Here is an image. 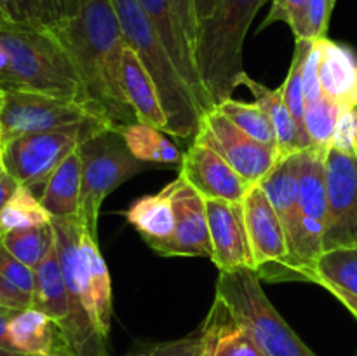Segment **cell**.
Returning a JSON list of instances; mask_svg holds the SVG:
<instances>
[{
    "label": "cell",
    "mask_w": 357,
    "mask_h": 356,
    "mask_svg": "<svg viewBox=\"0 0 357 356\" xmlns=\"http://www.w3.org/2000/svg\"><path fill=\"white\" fill-rule=\"evenodd\" d=\"M49 30L79 73L84 103L119 131L138 122L122 87L126 42L114 0H63Z\"/></svg>",
    "instance_id": "obj_1"
},
{
    "label": "cell",
    "mask_w": 357,
    "mask_h": 356,
    "mask_svg": "<svg viewBox=\"0 0 357 356\" xmlns=\"http://www.w3.org/2000/svg\"><path fill=\"white\" fill-rule=\"evenodd\" d=\"M0 91L49 94L84 103L82 82L61 42L49 28L30 24L0 23Z\"/></svg>",
    "instance_id": "obj_2"
},
{
    "label": "cell",
    "mask_w": 357,
    "mask_h": 356,
    "mask_svg": "<svg viewBox=\"0 0 357 356\" xmlns=\"http://www.w3.org/2000/svg\"><path fill=\"white\" fill-rule=\"evenodd\" d=\"M114 6L126 45L135 51L155 82L169 124V135L183 140L194 138L202 117L197 101L174 66L139 0H114Z\"/></svg>",
    "instance_id": "obj_3"
},
{
    "label": "cell",
    "mask_w": 357,
    "mask_h": 356,
    "mask_svg": "<svg viewBox=\"0 0 357 356\" xmlns=\"http://www.w3.org/2000/svg\"><path fill=\"white\" fill-rule=\"evenodd\" d=\"M265 0H220L211 17L197 28L194 58L213 107L232 98L239 87L243 45Z\"/></svg>",
    "instance_id": "obj_4"
},
{
    "label": "cell",
    "mask_w": 357,
    "mask_h": 356,
    "mask_svg": "<svg viewBox=\"0 0 357 356\" xmlns=\"http://www.w3.org/2000/svg\"><path fill=\"white\" fill-rule=\"evenodd\" d=\"M215 297L250 332L264 356H317L268 300L261 278L253 269L220 272Z\"/></svg>",
    "instance_id": "obj_5"
},
{
    "label": "cell",
    "mask_w": 357,
    "mask_h": 356,
    "mask_svg": "<svg viewBox=\"0 0 357 356\" xmlns=\"http://www.w3.org/2000/svg\"><path fill=\"white\" fill-rule=\"evenodd\" d=\"M326 154L316 147L296 152L298 156V202L296 218L288 234V260L279 271L275 281L300 279L307 276L323 253L326 227Z\"/></svg>",
    "instance_id": "obj_6"
},
{
    "label": "cell",
    "mask_w": 357,
    "mask_h": 356,
    "mask_svg": "<svg viewBox=\"0 0 357 356\" xmlns=\"http://www.w3.org/2000/svg\"><path fill=\"white\" fill-rule=\"evenodd\" d=\"M82 161V201L80 220L87 232L98 239V218L105 199L150 164L131 154L122 131L105 128L79 147Z\"/></svg>",
    "instance_id": "obj_7"
},
{
    "label": "cell",
    "mask_w": 357,
    "mask_h": 356,
    "mask_svg": "<svg viewBox=\"0 0 357 356\" xmlns=\"http://www.w3.org/2000/svg\"><path fill=\"white\" fill-rule=\"evenodd\" d=\"M105 128L110 126L98 122L75 124L10 140L0 147L3 170L20 185H26L33 192L40 187L42 192L47 178L63 163V159L79 149L80 143Z\"/></svg>",
    "instance_id": "obj_8"
},
{
    "label": "cell",
    "mask_w": 357,
    "mask_h": 356,
    "mask_svg": "<svg viewBox=\"0 0 357 356\" xmlns=\"http://www.w3.org/2000/svg\"><path fill=\"white\" fill-rule=\"evenodd\" d=\"M107 124L87 105L70 98L10 91L0 100V147L20 136L75 124ZM112 128V126H110Z\"/></svg>",
    "instance_id": "obj_9"
},
{
    "label": "cell",
    "mask_w": 357,
    "mask_h": 356,
    "mask_svg": "<svg viewBox=\"0 0 357 356\" xmlns=\"http://www.w3.org/2000/svg\"><path fill=\"white\" fill-rule=\"evenodd\" d=\"M56 234V250L61 264L66 295L70 304V325L66 328L65 341L68 356H107V339L101 337L91 321L82 304L80 286L77 281V251L79 237L84 223L80 216L75 218H51Z\"/></svg>",
    "instance_id": "obj_10"
},
{
    "label": "cell",
    "mask_w": 357,
    "mask_h": 356,
    "mask_svg": "<svg viewBox=\"0 0 357 356\" xmlns=\"http://www.w3.org/2000/svg\"><path fill=\"white\" fill-rule=\"evenodd\" d=\"M326 194L323 251L357 246V152L328 150Z\"/></svg>",
    "instance_id": "obj_11"
},
{
    "label": "cell",
    "mask_w": 357,
    "mask_h": 356,
    "mask_svg": "<svg viewBox=\"0 0 357 356\" xmlns=\"http://www.w3.org/2000/svg\"><path fill=\"white\" fill-rule=\"evenodd\" d=\"M194 142L220 154L251 185L260 184L278 161L274 150L248 136L215 107L201 117Z\"/></svg>",
    "instance_id": "obj_12"
},
{
    "label": "cell",
    "mask_w": 357,
    "mask_h": 356,
    "mask_svg": "<svg viewBox=\"0 0 357 356\" xmlns=\"http://www.w3.org/2000/svg\"><path fill=\"white\" fill-rule=\"evenodd\" d=\"M243 215L253 271H257L261 279L275 281L288 260V237L281 218L260 184L251 185L244 195Z\"/></svg>",
    "instance_id": "obj_13"
},
{
    "label": "cell",
    "mask_w": 357,
    "mask_h": 356,
    "mask_svg": "<svg viewBox=\"0 0 357 356\" xmlns=\"http://www.w3.org/2000/svg\"><path fill=\"white\" fill-rule=\"evenodd\" d=\"M164 188L169 194L173 205L174 232L160 255L211 258L213 246L208 227V213H206V199L180 175Z\"/></svg>",
    "instance_id": "obj_14"
},
{
    "label": "cell",
    "mask_w": 357,
    "mask_h": 356,
    "mask_svg": "<svg viewBox=\"0 0 357 356\" xmlns=\"http://www.w3.org/2000/svg\"><path fill=\"white\" fill-rule=\"evenodd\" d=\"M77 281L80 286L82 304L101 337L108 339L114 318L112 279L107 262L86 227H82L77 251Z\"/></svg>",
    "instance_id": "obj_15"
},
{
    "label": "cell",
    "mask_w": 357,
    "mask_h": 356,
    "mask_svg": "<svg viewBox=\"0 0 357 356\" xmlns=\"http://www.w3.org/2000/svg\"><path fill=\"white\" fill-rule=\"evenodd\" d=\"M180 177L204 199L243 202L251 187L220 154L197 142H192L190 149L183 154Z\"/></svg>",
    "instance_id": "obj_16"
},
{
    "label": "cell",
    "mask_w": 357,
    "mask_h": 356,
    "mask_svg": "<svg viewBox=\"0 0 357 356\" xmlns=\"http://www.w3.org/2000/svg\"><path fill=\"white\" fill-rule=\"evenodd\" d=\"M139 3H142L143 10L149 16L150 23L155 28L162 44L166 45L174 66L178 68L180 75L183 77L188 89L194 94L199 110L204 115L206 112L211 110L213 103L201 82L197 66H195L194 49H192L190 42H188L187 35L181 28L173 3H171V0H139Z\"/></svg>",
    "instance_id": "obj_17"
},
{
    "label": "cell",
    "mask_w": 357,
    "mask_h": 356,
    "mask_svg": "<svg viewBox=\"0 0 357 356\" xmlns=\"http://www.w3.org/2000/svg\"><path fill=\"white\" fill-rule=\"evenodd\" d=\"M206 213L213 246L211 260L218 271H232L237 267L253 269L243 202L206 199Z\"/></svg>",
    "instance_id": "obj_18"
},
{
    "label": "cell",
    "mask_w": 357,
    "mask_h": 356,
    "mask_svg": "<svg viewBox=\"0 0 357 356\" xmlns=\"http://www.w3.org/2000/svg\"><path fill=\"white\" fill-rule=\"evenodd\" d=\"M319 84L323 96L342 110H357V54L349 45L331 38H317Z\"/></svg>",
    "instance_id": "obj_19"
},
{
    "label": "cell",
    "mask_w": 357,
    "mask_h": 356,
    "mask_svg": "<svg viewBox=\"0 0 357 356\" xmlns=\"http://www.w3.org/2000/svg\"><path fill=\"white\" fill-rule=\"evenodd\" d=\"M199 332L204 356H264L250 332L218 297Z\"/></svg>",
    "instance_id": "obj_20"
},
{
    "label": "cell",
    "mask_w": 357,
    "mask_h": 356,
    "mask_svg": "<svg viewBox=\"0 0 357 356\" xmlns=\"http://www.w3.org/2000/svg\"><path fill=\"white\" fill-rule=\"evenodd\" d=\"M10 348L21 355L68 356L58 325L45 313L28 307L17 311L7 323Z\"/></svg>",
    "instance_id": "obj_21"
},
{
    "label": "cell",
    "mask_w": 357,
    "mask_h": 356,
    "mask_svg": "<svg viewBox=\"0 0 357 356\" xmlns=\"http://www.w3.org/2000/svg\"><path fill=\"white\" fill-rule=\"evenodd\" d=\"M122 87H124L126 100L135 112L138 122L169 135V124L155 82L135 51L128 45L122 58Z\"/></svg>",
    "instance_id": "obj_22"
},
{
    "label": "cell",
    "mask_w": 357,
    "mask_h": 356,
    "mask_svg": "<svg viewBox=\"0 0 357 356\" xmlns=\"http://www.w3.org/2000/svg\"><path fill=\"white\" fill-rule=\"evenodd\" d=\"M40 205L51 218H75L80 216L82 201V161L79 149L73 150L52 171L42 188Z\"/></svg>",
    "instance_id": "obj_23"
},
{
    "label": "cell",
    "mask_w": 357,
    "mask_h": 356,
    "mask_svg": "<svg viewBox=\"0 0 357 356\" xmlns=\"http://www.w3.org/2000/svg\"><path fill=\"white\" fill-rule=\"evenodd\" d=\"M128 222L138 230L155 253H162L174 232V213L166 188L139 198L126 213Z\"/></svg>",
    "instance_id": "obj_24"
},
{
    "label": "cell",
    "mask_w": 357,
    "mask_h": 356,
    "mask_svg": "<svg viewBox=\"0 0 357 356\" xmlns=\"http://www.w3.org/2000/svg\"><path fill=\"white\" fill-rule=\"evenodd\" d=\"M31 307L47 314L58 325L61 337L65 335L70 325V304L56 243L45 255L44 260L35 267V290L31 297Z\"/></svg>",
    "instance_id": "obj_25"
},
{
    "label": "cell",
    "mask_w": 357,
    "mask_h": 356,
    "mask_svg": "<svg viewBox=\"0 0 357 356\" xmlns=\"http://www.w3.org/2000/svg\"><path fill=\"white\" fill-rule=\"evenodd\" d=\"M239 86H246L253 93L255 101L260 105L261 110L271 119L272 128L275 131V140H278V159L303 150L298 128H296L291 112L286 107L281 87L271 89V87L264 86L261 82L255 80L253 77L248 75L246 72L241 75Z\"/></svg>",
    "instance_id": "obj_26"
},
{
    "label": "cell",
    "mask_w": 357,
    "mask_h": 356,
    "mask_svg": "<svg viewBox=\"0 0 357 356\" xmlns=\"http://www.w3.org/2000/svg\"><path fill=\"white\" fill-rule=\"evenodd\" d=\"M260 187L267 194L286 229V237L291 232L296 218V202H298V156L275 161L274 168L260 181Z\"/></svg>",
    "instance_id": "obj_27"
},
{
    "label": "cell",
    "mask_w": 357,
    "mask_h": 356,
    "mask_svg": "<svg viewBox=\"0 0 357 356\" xmlns=\"http://www.w3.org/2000/svg\"><path fill=\"white\" fill-rule=\"evenodd\" d=\"M166 135V131L142 124V122H135L122 129L126 145L129 147L136 159L146 164L180 166L183 161V154Z\"/></svg>",
    "instance_id": "obj_28"
},
{
    "label": "cell",
    "mask_w": 357,
    "mask_h": 356,
    "mask_svg": "<svg viewBox=\"0 0 357 356\" xmlns=\"http://www.w3.org/2000/svg\"><path fill=\"white\" fill-rule=\"evenodd\" d=\"M314 40L310 38H302L295 40V52H293L291 65H289L288 75L282 82L281 91L284 103L288 110L291 112L293 119L298 128L300 140H302L303 149L310 147V138L305 129V94H303V68H305L307 58L312 49Z\"/></svg>",
    "instance_id": "obj_29"
},
{
    "label": "cell",
    "mask_w": 357,
    "mask_h": 356,
    "mask_svg": "<svg viewBox=\"0 0 357 356\" xmlns=\"http://www.w3.org/2000/svg\"><path fill=\"white\" fill-rule=\"evenodd\" d=\"M310 283H331L357 295V246L323 251L307 276Z\"/></svg>",
    "instance_id": "obj_30"
},
{
    "label": "cell",
    "mask_w": 357,
    "mask_h": 356,
    "mask_svg": "<svg viewBox=\"0 0 357 356\" xmlns=\"http://www.w3.org/2000/svg\"><path fill=\"white\" fill-rule=\"evenodd\" d=\"M215 108L222 112L229 121H232L237 128L243 129L248 136H251L258 143L268 147L278 154V140H275L272 122L257 101L246 103V101H237L234 98H229V100L216 105Z\"/></svg>",
    "instance_id": "obj_31"
},
{
    "label": "cell",
    "mask_w": 357,
    "mask_h": 356,
    "mask_svg": "<svg viewBox=\"0 0 357 356\" xmlns=\"http://www.w3.org/2000/svg\"><path fill=\"white\" fill-rule=\"evenodd\" d=\"M51 222L38 195L26 185H20L0 209V234L9 230L31 229Z\"/></svg>",
    "instance_id": "obj_32"
},
{
    "label": "cell",
    "mask_w": 357,
    "mask_h": 356,
    "mask_svg": "<svg viewBox=\"0 0 357 356\" xmlns=\"http://www.w3.org/2000/svg\"><path fill=\"white\" fill-rule=\"evenodd\" d=\"M3 246L28 267L35 269L45 255L49 253L56 243V234L52 229V223L31 227V229L9 230V232L0 234Z\"/></svg>",
    "instance_id": "obj_33"
},
{
    "label": "cell",
    "mask_w": 357,
    "mask_h": 356,
    "mask_svg": "<svg viewBox=\"0 0 357 356\" xmlns=\"http://www.w3.org/2000/svg\"><path fill=\"white\" fill-rule=\"evenodd\" d=\"M342 112L344 110L326 96L305 103V129L310 138V147H316L323 152L331 149Z\"/></svg>",
    "instance_id": "obj_34"
},
{
    "label": "cell",
    "mask_w": 357,
    "mask_h": 356,
    "mask_svg": "<svg viewBox=\"0 0 357 356\" xmlns=\"http://www.w3.org/2000/svg\"><path fill=\"white\" fill-rule=\"evenodd\" d=\"M271 13H268L261 28L282 21V23L291 28L296 40L307 38V7H309V0H271Z\"/></svg>",
    "instance_id": "obj_35"
},
{
    "label": "cell",
    "mask_w": 357,
    "mask_h": 356,
    "mask_svg": "<svg viewBox=\"0 0 357 356\" xmlns=\"http://www.w3.org/2000/svg\"><path fill=\"white\" fill-rule=\"evenodd\" d=\"M0 276L23 290L24 293L33 297L35 290V269L28 267L21 260H17L6 246H3L2 239H0Z\"/></svg>",
    "instance_id": "obj_36"
},
{
    "label": "cell",
    "mask_w": 357,
    "mask_h": 356,
    "mask_svg": "<svg viewBox=\"0 0 357 356\" xmlns=\"http://www.w3.org/2000/svg\"><path fill=\"white\" fill-rule=\"evenodd\" d=\"M333 7V0H309V7H307V38L317 40V38L328 37V27H330Z\"/></svg>",
    "instance_id": "obj_37"
},
{
    "label": "cell",
    "mask_w": 357,
    "mask_h": 356,
    "mask_svg": "<svg viewBox=\"0 0 357 356\" xmlns=\"http://www.w3.org/2000/svg\"><path fill=\"white\" fill-rule=\"evenodd\" d=\"M149 356H204L201 332L197 330V334L155 346L153 349H150Z\"/></svg>",
    "instance_id": "obj_38"
},
{
    "label": "cell",
    "mask_w": 357,
    "mask_h": 356,
    "mask_svg": "<svg viewBox=\"0 0 357 356\" xmlns=\"http://www.w3.org/2000/svg\"><path fill=\"white\" fill-rule=\"evenodd\" d=\"M331 147L347 152H357V110L342 112Z\"/></svg>",
    "instance_id": "obj_39"
},
{
    "label": "cell",
    "mask_w": 357,
    "mask_h": 356,
    "mask_svg": "<svg viewBox=\"0 0 357 356\" xmlns=\"http://www.w3.org/2000/svg\"><path fill=\"white\" fill-rule=\"evenodd\" d=\"M317 65H319V51H317L316 40H314L312 49L309 52V58H307L305 68H303V94H305V103L316 101L323 96Z\"/></svg>",
    "instance_id": "obj_40"
},
{
    "label": "cell",
    "mask_w": 357,
    "mask_h": 356,
    "mask_svg": "<svg viewBox=\"0 0 357 356\" xmlns=\"http://www.w3.org/2000/svg\"><path fill=\"white\" fill-rule=\"evenodd\" d=\"M176 16L180 20L181 28H183L185 35H187L188 42H190L192 49L195 47V38H197V16H195V3L194 0H171Z\"/></svg>",
    "instance_id": "obj_41"
},
{
    "label": "cell",
    "mask_w": 357,
    "mask_h": 356,
    "mask_svg": "<svg viewBox=\"0 0 357 356\" xmlns=\"http://www.w3.org/2000/svg\"><path fill=\"white\" fill-rule=\"evenodd\" d=\"M0 307H7V309L23 311L31 307V295L24 293L13 283L7 281L3 276H0Z\"/></svg>",
    "instance_id": "obj_42"
},
{
    "label": "cell",
    "mask_w": 357,
    "mask_h": 356,
    "mask_svg": "<svg viewBox=\"0 0 357 356\" xmlns=\"http://www.w3.org/2000/svg\"><path fill=\"white\" fill-rule=\"evenodd\" d=\"M0 14L7 23L30 24L26 20V14H24L23 0H0Z\"/></svg>",
    "instance_id": "obj_43"
},
{
    "label": "cell",
    "mask_w": 357,
    "mask_h": 356,
    "mask_svg": "<svg viewBox=\"0 0 357 356\" xmlns=\"http://www.w3.org/2000/svg\"><path fill=\"white\" fill-rule=\"evenodd\" d=\"M317 285L323 286V288L326 290V292H330L333 297H337V300H340L342 306H344L347 311H351L352 316L357 320V295L347 292V290H344V288H338V286L331 285V283L321 281V283H317Z\"/></svg>",
    "instance_id": "obj_44"
},
{
    "label": "cell",
    "mask_w": 357,
    "mask_h": 356,
    "mask_svg": "<svg viewBox=\"0 0 357 356\" xmlns=\"http://www.w3.org/2000/svg\"><path fill=\"white\" fill-rule=\"evenodd\" d=\"M17 187H20V184L3 170L2 173H0V209L6 206V202L9 201V198L14 194V191H16Z\"/></svg>",
    "instance_id": "obj_45"
},
{
    "label": "cell",
    "mask_w": 357,
    "mask_h": 356,
    "mask_svg": "<svg viewBox=\"0 0 357 356\" xmlns=\"http://www.w3.org/2000/svg\"><path fill=\"white\" fill-rule=\"evenodd\" d=\"M17 311L7 309V307H0V348L9 349V351H14L9 344V339H7V323H9L10 318L16 314ZM16 353V351H14Z\"/></svg>",
    "instance_id": "obj_46"
},
{
    "label": "cell",
    "mask_w": 357,
    "mask_h": 356,
    "mask_svg": "<svg viewBox=\"0 0 357 356\" xmlns=\"http://www.w3.org/2000/svg\"><path fill=\"white\" fill-rule=\"evenodd\" d=\"M220 0H194L195 3V16H197V23L201 24L202 21H206L208 17L213 16V13L216 10Z\"/></svg>",
    "instance_id": "obj_47"
},
{
    "label": "cell",
    "mask_w": 357,
    "mask_h": 356,
    "mask_svg": "<svg viewBox=\"0 0 357 356\" xmlns=\"http://www.w3.org/2000/svg\"><path fill=\"white\" fill-rule=\"evenodd\" d=\"M21 353H14V351H9V349H3L0 348V356H20Z\"/></svg>",
    "instance_id": "obj_48"
},
{
    "label": "cell",
    "mask_w": 357,
    "mask_h": 356,
    "mask_svg": "<svg viewBox=\"0 0 357 356\" xmlns=\"http://www.w3.org/2000/svg\"><path fill=\"white\" fill-rule=\"evenodd\" d=\"M150 351H143V353H135V355H126V356H149Z\"/></svg>",
    "instance_id": "obj_49"
},
{
    "label": "cell",
    "mask_w": 357,
    "mask_h": 356,
    "mask_svg": "<svg viewBox=\"0 0 357 356\" xmlns=\"http://www.w3.org/2000/svg\"><path fill=\"white\" fill-rule=\"evenodd\" d=\"M3 171V164H2V157H0V173Z\"/></svg>",
    "instance_id": "obj_50"
},
{
    "label": "cell",
    "mask_w": 357,
    "mask_h": 356,
    "mask_svg": "<svg viewBox=\"0 0 357 356\" xmlns=\"http://www.w3.org/2000/svg\"><path fill=\"white\" fill-rule=\"evenodd\" d=\"M0 23H7V21L3 20V16H2V14H0Z\"/></svg>",
    "instance_id": "obj_51"
},
{
    "label": "cell",
    "mask_w": 357,
    "mask_h": 356,
    "mask_svg": "<svg viewBox=\"0 0 357 356\" xmlns=\"http://www.w3.org/2000/svg\"><path fill=\"white\" fill-rule=\"evenodd\" d=\"M20 356H37V355H20Z\"/></svg>",
    "instance_id": "obj_52"
},
{
    "label": "cell",
    "mask_w": 357,
    "mask_h": 356,
    "mask_svg": "<svg viewBox=\"0 0 357 356\" xmlns=\"http://www.w3.org/2000/svg\"><path fill=\"white\" fill-rule=\"evenodd\" d=\"M0 100H2V91H0Z\"/></svg>",
    "instance_id": "obj_53"
},
{
    "label": "cell",
    "mask_w": 357,
    "mask_h": 356,
    "mask_svg": "<svg viewBox=\"0 0 357 356\" xmlns=\"http://www.w3.org/2000/svg\"><path fill=\"white\" fill-rule=\"evenodd\" d=\"M59 6H61V0H59Z\"/></svg>",
    "instance_id": "obj_54"
},
{
    "label": "cell",
    "mask_w": 357,
    "mask_h": 356,
    "mask_svg": "<svg viewBox=\"0 0 357 356\" xmlns=\"http://www.w3.org/2000/svg\"><path fill=\"white\" fill-rule=\"evenodd\" d=\"M333 2H335V3H337V0H333Z\"/></svg>",
    "instance_id": "obj_55"
},
{
    "label": "cell",
    "mask_w": 357,
    "mask_h": 356,
    "mask_svg": "<svg viewBox=\"0 0 357 356\" xmlns=\"http://www.w3.org/2000/svg\"><path fill=\"white\" fill-rule=\"evenodd\" d=\"M356 356H357V353H356Z\"/></svg>",
    "instance_id": "obj_56"
}]
</instances>
